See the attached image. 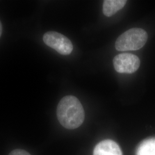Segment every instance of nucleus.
Returning a JSON list of instances; mask_svg holds the SVG:
<instances>
[{
	"instance_id": "obj_2",
	"label": "nucleus",
	"mask_w": 155,
	"mask_h": 155,
	"mask_svg": "<svg viewBox=\"0 0 155 155\" xmlns=\"http://www.w3.org/2000/svg\"><path fill=\"white\" fill-rule=\"evenodd\" d=\"M147 32L141 28L130 29L121 34L117 39L115 47L118 51L140 50L148 40Z\"/></svg>"
},
{
	"instance_id": "obj_6",
	"label": "nucleus",
	"mask_w": 155,
	"mask_h": 155,
	"mask_svg": "<svg viewBox=\"0 0 155 155\" xmlns=\"http://www.w3.org/2000/svg\"><path fill=\"white\" fill-rule=\"evenodd\" d=\"M126 0H105L103 3V13L107 17H111L125 6Z\"/></svg>"
},
{
	"instance_id": "obj_1",
	"label": "nucleus",
	"mask_w": 155,
	"mask_h": 155,
	"mask_svg": "<svg viewBox=\"0 0 155 155\" xmlns=\"http://www.w3.org/2000/svg\"><path fill=\"white\" fill-rule=\"evenodd\" d=\"M56 114L61 125L67 129H75L83 124L84 111L77 97L67 95L61 99L57 107Z\"/></svg>"
},
{
	"instance_id": "obj_5",
	"label": "nucleus",
	"mask_w": 155,
	"mask_h": 155,
	"mask_svg": "<svg viewBox=\"0 0 155 155\" xmlns=\"http://www.w3.org/2000/svg\"><path fill=\"white\" fill-rule=\"evenodd\" d=\"M93 155H122V153L120 147L115 141L105 140L95 146Z\"/></svg>"
},
{
	"instance_id": "obj_3",
	"label": "nucleus",
	"mask_w": 155,
	"mask_h": 155,
	"mask_svg": "<svg viewBox=\"0 0 155 155\" xmlns=\"http://www.w3.org/2000/svg\"><path fill=\"white\" fill-rule=\"evenodd\" d=\"M45 44L63 55H70L73 50L70 40L66 36L54 31H49L43 36Z\"/></svg>"
},
{
	"instance_id": "obj_9",
	"label": "nucleus",
	"mask_w": 155,
	"mask_h": 155,
	"mask_svg": "<svg viewBox=\"0 0 155 155\" xmlns=\"http://www.w3.org/2000/svg\"><path fill=\"white\" fill-rule=\"evenodd\" d=\"M2 24L0 21V36H1L2 34Z\"/></svg>"
},
{
	"instance_id": "obj_8",
	"label": "nucleus",
	"mask_w": 155,
	"mask_h": 155,
	"mask_svg": "<svg viewBox=\"0 0 155 155\" xmlns=\"http://www.w3.org/2000/svg\"><path fill=\"white\" fill-rule=\"evenodd\" d=\"M9 155H31L29 153H28L27 151L25 150H20V149H17V150H12L11 152L9 153Z\"/></svg>"
},
{
	"instance_id": "obj_4",
	"label": "nucleus",
	"mask_w": 155,
	"mask_h": 155,
	"mask_svg": "<svg viewBox=\"0 0 155 155\" xmlns=\"http://www.w3.org/2000/svg\"><path fill=\"white\" fill-rule=\"evenodd\" d=\"M113 65L117 72L122 74H133L140 66L137 56L132 54H121L113 59Z\"/></svg>"
},
{
	"instance_id": "obj_7",
	"label": "nucleus",
	"mask_w": 155,
	"mask_h": 155,
	"mask_svg": "<svg viewBox=\"0 0 155 155\" xmlns=\"http://www.w3.org/2000/svg\"><path fill=\"white\" fill-rule=\"evenodd\" d=\"M136 155H155V137L145 139L137 148Z\"/></svg>"
}]
</instances>
